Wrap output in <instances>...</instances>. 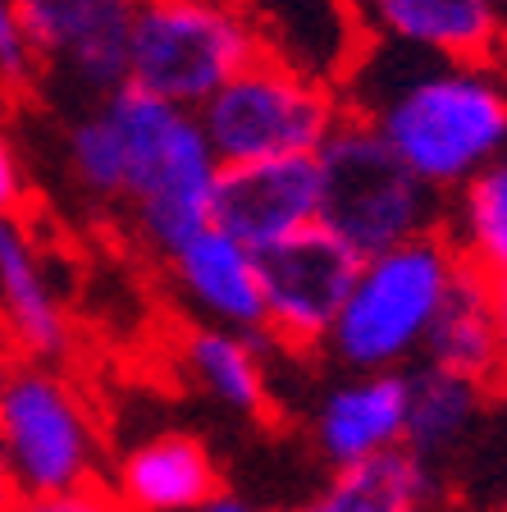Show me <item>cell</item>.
<instances>
[{"label": "cell", "mask_w": 507, "mask_h": 512, "mask_svg": "<svg viewBox=\"0 0 507 512\" xmlns=\"http://www.w3.org/2000/svg\"><path fill=\"white\" fill-rule=\"evenodd\" d=\"M489 398L480 384L457 380L448 371L416 362L407 366V430H402V448L416 462L444 476V467L476 439L480 421H485Z\"/></svg>", "instance_id": "obj_18"}, {"label": "cell", "mask_w": 507, "mask_h": 512, "mask_svg": "<svg viewBox=\"0 0 507 512\" xmlns=\"http://www.w3.org/2000/svg\"><path fill=\"white\" fill-rule=\"evenodd\" d=\"M357 266L361 256L320 224L261 256L265 339L279 357L320 362V348H325L338 311H343Z\"/></svg>", "instance_id": "obj_8"}, {"label": "cell", "mask_w": 507, "mask_h": 512, "mask_svg": "<svg viewBox=\"0 0 507 512\" xmlns=\"http://www.w3.org/2000/svg\"><path fill=\"white\" fill-rule=\"evenodd\" d=\"M5 512H128L106 485H87L69 494H46V499H10Z\"/></svg>", "instance_id": "obj_23"}, {"label": "cell", "mask_w": 507, "mask_h": 512, "mask_svg": "<svg viewBox=\"0 0 507 512\" xmlns=\"http://www.w3.org/2000/svg\"><path fill=\"white\" fill-rule=\"evenodd\" d=\"M10 499H14V490H10V480H5V462H0V512L10 508Z\"/></svg>", "instance_id": "obj_28"}, {"label": "cell", "mask_w": 507, "mask_h": 512, "mask_svg": "<svg viewBox=\"0 0 507 512\" xmlns=\"http://www.w3.org/2000/svg\"><path fill=\"white\" fill-rule=\"evenodd\" d=\"M407 430V371H334L307 412V439L325 471L384 458Z\"/></svg>", "instance_id": "obj_11"}, {"label": "cell", "mask_w": 507, "mask_h": 512, "mask_svg": "<svg viewBox=\"0 0 507 512\" xmlns=\"http://www.w3.org/2000/svg\"><path fill=\"white\" fill-rule=\"evenodd\" d=\"M498 64H503V69H507V42H503V60H498Z\"/></svg>", "instance_id": "obj_30"}, {"label": "cell", "mask_w": 507, "mask_h": 512, "mask_svg": "<svg viewBox=\"0 0 507 512\" xmlns=\"http://www.w3.org/2000/svg\"><path fill=\"white\" fill-rule=\"evenodd\" d=\"M462 275L444 234L412 238L357 266L320 362L334 371H407L421 362L425 334Z\"/></svg>", "instance_id": "obj_3"}, {"label": "cell", "mask_w": 507, "mask_h": 512, "mask_svg": "<svg viewBox=\"0 0 507 512\" xmlns=\"http://www.w3.org/2000/svg\"><path fill=\"white\" fill-rule=\"evenodd\" d=\"M439 234L453 243L462 266L480 270L485 279H507V156L448 197Z\"/></svg>", "instance_id": "obj_20"}, {"label": "cell", "mask_w": 507, "mask_h": 512, "mask_svg": "<svg viewBox=\"0 0 507 512\" xmlns=\"http://www.w3.org/2000/svg\"><path fill=\"white\" fill-rule=\"evenodd\" d=\"M138 0H14L42 64H55L92 101L128 83V32Z\"/></svg>", "instance_id": "obj_9"}, {"label": "cell", "mask_w": 507, "mask_h": 512, "mask_svg": "<svg viewBox=\"0 0 507 512\" xmlns=\"http://www.w3.org/2000/svg\"><path fill=\"white\" fill-rule=\"evenodd\" d=\"M201 512H275V508H261V503H252V499H243V494H233V490H220L211 503Z\"/></svg>", "instance_id": "obj_26"}, {"label": "cell", "mask_w": 507, "mask_h": 512, "mask_svg": "<svg viewBox=\"0 0 507 512\" xmlns=\"http://www.w3.org/2000/svg\"><path fill=\"white\" fill-rule=\"evenodd\" d=\"M421 512H439V508H421Z\"/></svg>", "instance_id": "obj_32"}, {"label": "cell", "mask_w": 507, "mask_h": 512, "mask_svg": "<svg viewBox=\"0 0 507 512\" xmlns=\"http://www.w3.org/2000/svg\"><path fill=\"white\" fill-rule=\"evenodd\" d=\"M421 362L434 366V371L457 375V380L480 384V389L494 398L507 394L503 348H498L494 302H489V279L480 275V270L462 266L453 293L444 298L430 334H425Z\"/></svg>", "instance_id": "obj_17"}, {"label": "cell", "mask_w": 507, "mask_h": 512, "mask_svg": "<svg viewBox=\"0 0 507 512\" xmlns=\"http://www.w3.org/2000/svg\"><path fill=\"white\" fill-rule=\"evenodd\" d=\"M439 494H444L439 471H430L407 448H398L384 458L329 471L325 485L297 512H421L439 508Z\"/></svg>", "instance_id": "obj_19"}, {"label": "cell", "mask_w": 507, "mask_h": 512, "mask_svg": "<svg viewBox=\"0 0 507 512\" xmlns=\"http://www.w3.org/2000/svg\"><path fill=\"white\" fill-rule=\"evenodd\" d=\"M128 512H201L220 485L211 448L192 430H156L128 444L101 480Z\"/></svg>", "instance_id": "obj_15"}, {"label": "cell", "mask_w": 507, "mask_h": 512, "mask_svg": "<svg viewBox=\"0 0 507 512\" xmlns=\"http://www.w3.org/2000/svg\"><path fill=\"white\" fill-rule=\"evenodd\" d=\"M334 87L343 115L366 124L444 202L507 156L503 64L425 60L366 37Z\"/></svg>", "instance_id": "obj_1"}, {"label": "cell", "mask_w": 507, "mask_h": 512, "mask_svg": "<svg viewBox=\"0 0 507 512\" xmlns=\"http://www.w3.org/2000/svg\"><path fill=\"white\" fill-rule=\"evenodd\" d=\"M37 69H42V60H37V51L23 37L14 0H0V87H14V92L32 87Z\"/></svg>", "instance_id": "obj_22"}, {"label": "cell", "mask_w": 507, "mask_h": 512, "mask_svg": "<svg viewBox=\"0 0 507 512\" xmlns=\"http://www.w3.org/2000/svg\"><path fill=\"white\" fill-rule=\"evenodd\" d=\"M197 119L220 165H252L279 156H320L348 115L338 87L261 51L197 110Z\"/></svg>", "instance_id": "obj_7"}, {"label": "cell", "mask_w": 507, "mask_h": 512, "mask_svg": "<svg viewBox=\"0 0 507 512\" xmlns=\"http://www.w3.org/2000/svg\"><path fill=\"white\" fill-rule=\"evenodd\" d=\"M275 357L279 352L265 334H238L220 325H188L179 339V366L192 389L243 421H265L275 412Z\"/></svg>", "instance_id": "obj_16"}, {"label": "cell", "mask_w": 507, "mask_h": 512, "mask_svg": "<svg viewBox=\"0 0 507 512\" xmlns=\"http://www.w3.org/2000/svg\"><path fill=\"white\" fill-rule=\"evenodd\" d=\"M498 512H507V494H503V503H498Z\"/></svg>", "instance_id": "obj_31"}, {"label": "cell", "mask_w": 507, "mask_h": 512, "mask_svg": "<svg viewBox=\"0 0 507 512\" xmlns=\"http://www.w3.org/2000/svg\"><path fill=\"white\" fill-rule=\"evenodd\" d=\"M0 339L19 362L60 366L74 325L51 279L42 243L19 215H0Z\"/></svg>", "instance_id": "obj_13"}, {"label": "cell", "mask_w": 507, "mask_h": 512, "mask_svg": "<svg viewBox=\"0 0 507 512\" xmlns=\"http://www.w3.org/2000/svg\"><path fill=\"white\" fill-rule=\"evenodd\" d=\"M261 51V28L238 0H138L128 32V87L201 110Z\"/></svg>", "instance_id": "obj_5"}, {"label": "cell", "mask_w": 507, "mask_h": 512, "mask_svg": "<svg viewBox=\"0 0 507 512\" xmlns=\"http://www.w3.org/2000/svg\"><path fill=\"white\" fill-rule=\"evenodd\" d=\"M489 5H494V10H498V14H503V19H507V0H489Z\"/></svg>", "instance_id": "obj_29"}, {"label": "cell", "mask_w": 507, "mask_h": 512, "mask_svg": "<svg viewBox=\"0 0 507 512\" xmlns=\"http://www.w3.org/2000/svg\"><path fill=\"white\" fill-rule=\"evenodd\" d=\"M96 106L115 124L124 147V197L128 224L151 256L165 261L192 234L211 229L220 160L201 133L197 110L169 106L138 87H115Z\"/></svg>", "instance_id": "obj_2"}, {"label": "cell", "mask_w": 507, "mask_h": 512, "mask_svg": "<svg viewBox=\"0 0 507 512\" xmlns=\"http://www.w3.org/2000/svg\"><path fill=\"white\" fill-rule=\"evenodd\" d=\"M14 362H19V357H14V348H10V343H5V339H0V389H5V380H10Z\"/></svg>", "instance_id": "obj_27"}, {"label": "cell", "mask_w": 507, "mask_h": 512, "mask_svg": "<svg viewBox=\"0 0 507 512\" xmlns=\"http://www.w3.org/2000/svg\"><path fill=\"white\" fill-rule=\"evenodd\" d=\"M23 197H28V174H23V160L10 138V128L0 124V215H19Z\"/></svg>", "instance_id": "obj_24"}, {"label": "cell", "mask_w": 507, "mask_h": 512, "mask_svg": "<svg viewBox=\"0 0 507 512\" xmlns=\"http://www.w3.org/2000/svg\"><path fill=\"white\" fill-rule=\"evenodd\" d=\"M169 284L197 325H220L238 334H265L261 256L233 243L224 229H201L179 252L165 256Z\"/></svg>", "instance_id": "obj_14"}, {"label": "cell", "mask_w": 507, "mask_h": 512, "mask_svg": "<svg viewBox=\"0 0 507 512\" xmlns=\"http://www.w3.org/2000/svg\"><path fill=\"white\" fill-rule=\"evenodd\" d=\"M64 170L87 202L119 206V197H124V147H119L115 124L96 101L92 110H83L64 128Z\"/></svg>", "instance_id": "obj_21"}, {"label": "cell", "mask_w": 507, "mask_h": 512, "mask_svg": "<svg viewBox=\"0 0 507 512\" xmlns=\"http://www.w3.org/2000/svg\"><path fill=\"white\" fill-rule=\"evenodd\" d=\"M320 229L366 261L412 238L439 234L444 197H434L366 124L343 119L320 147Z\"/></svg>", "instance_id": "obj_6"}, {"label": "cell", "mask_w": 507, "mask_h": 512, "mask_svg": "<svg viewBox=\"0 0 507 512\" xmlns=\"http://www.w3.org/2000/svg\"><path fill=\"white\" fill-rule=\"evenodd\" d=\"M489 302H494L498 348H503V375H507V279H489Z\"/></svg>", "instance_id": "obj_25"}, {"label": "cell", "mask_w": 507, "mask_h": 512, "mask_svg": "<svg viewBox=\"0 0 507 512\" xmlns=\"http://www.w3.org/2000/svg\"><path fill=\"white\" fill-rule=\"evenodd\" d=\"M215 229L265 256L320 224L316 156H279L252 165H224L215 183Z\"/></svg>", "instance_id": "obj_10"}, {"label": "cell", "mask_w": 507, "mask_h": 512, "mask_svg": "<svg viewBox=\"0 0 507 512\" xmlns=\"http://www.w3.org/2000/svg\"><path fill=\"white\" fill-rule=\"evenodd\" d=\"M0 462L14 499L101 485L106 439L87 394L60 366L14 362L0 389Z\"/></svg>", "instance_id": "obj_4"}, {"label": "cell", "mask_w": 507, "mask_h": 512, "mask_svg": "<svg viewBox=\"0 0 507 512\" xmlns=\"http://www.w3.org/2000/svg\"><path fill=\"white\" fill-rule=\"evenodd\" d=\"M370 42L425 60L498 64L507 19L489 0H352Z\"/></svg>", "instance_id": "obj_12"}]
</instances>
